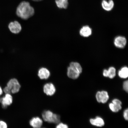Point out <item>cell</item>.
Wrapping results in <instances>:
<instances>
[{
	"label": "cell",
	"mask_w": 128,
	"mask_h": 128,
	"mask_svg": "<svg viewBox=\"0 0 128 128\" xmlns=\"http://www.w3.org/2000/svg\"><path fill=\"white\" fill-rule=\"evenodd\" d=\"M16 15L23 20H27L34 15V10L30 5L29 2L26 1L22 2L17 7Z\"/></svg>",
	"instance_id": "obj_1"
},
{
	"label": "cell",
	"mask_w": 128,
	"mask_h": 128,
	"mask_svg": "<svg viewBox=\"0 0 128 128\" xmlns=\"http://www.w3.org/2000/svg\"><path fill=\"white\" fill-rule=\"evenodd\" d=\"M42 117L44 121L48 123L57 124L60 122V116L50 110H46L43 112Z\"/></svg>",
	"instance_id": "obj_2"
},
{
	"label": "cell",
	"mask_w": 128,
	"mask_h": 128,
	"mask_svg": "<svg viewBox=\"0 0 128 128\" xmlns=\"http://www.w3.org/2000/svg\"><path fill=\"white\" fill-rule=\"evenodd\" d=\"M7 87L10 90L11 94H15L18 92L21 88V86L18 80L16 78H12L8 82Z\"/></svg>",
	"instance_id": "obj_3"
},
{
	"label": "cell",
	"mask_w": 128,
	"mask_h": 128,
	"mask_svg": "<svg viewBox=\"0 0 128 128\" xmlns=\"http://www.w3.org/2000/svg\"><path fill=\"white\" fill-rule=\"evenodd\" d=\"M96 100L99 103L105 104L106 103L109 98V96L106 91H98L96 94Z\"/></svg>",
	"instance_id": "obj_4"
},
{
	"label": "cell",
	"mask_w": 128,
	"mask_h": 128,
	"mask_svg": "<svg viewBox=\"0 0 128 128\" xmlns=\"http://www.w3.org/2000/svg\"><path fill=\"white\" fill-rule=\"evenodd\" d=\"M13 98L11 94H6L4 96L0 98V103L2 108H6L12 104Z\"/></svg>",
	"instance_id": "obj_5"
},
{
	"label": "cell",
	"mask_w": 128,
	"mask_h": 128,
	"mask_svg": "<svg viewBox=\"0 0 128 128\" xmlns=\"http://www.w3.org/2000/svg\"><path fill=\"white\" fill-rule=\"evenodd\" d=\"M44 92L48 96H52L56 92V88L52 83H48L45 84L43 87Z\"/></svg>",
	"instance_id": "obj_6"
},
{
	"label": "cell",
	"mask_w": 128,
	"mask_h": 128,
	"mask_svg": "<svg viewBox=\"0 0 128 128\" xmlns=\"http://www.w3.org/2000/svg\"><path fill=\"white\" fill-rule=\"evenodd\" d=\"M8 28L10 31L14 34L20 33L22 30L21 25L17 21L10 22L8 26Z\"/></svg>",
	"instance_id": "obj_7"
},
{
	"label": "cell",
	"mask_w": 128,
	"mask_h": 128,
	"mask_svg": "<svg viewBox=\"0 0 128 128\" xmlns=\"http://www.w3.org/2000/svg\"><path fill=\"white\" fill-rule=\"evenodd\" d=\"M43 124L42 120L39 117H34L30 121V126L33 128H41Z\"/></svg>",
	"instance_id": "obj_8"
},
{
	"label": "cell",
	"mask_w": 128,
	"mask_h": 128,
	"mask_svg": "<svg viewBox=\"0 0 128 128\" xmlns=\"http://www.w3.org/2000/svg\"><path fill=\"white\" fill-rule=\"evenodd\" d=\"M114 43L116 47L122 48L126 46L127 40L126 38L124 37L119 36L115 38Z\"/></svg>",
	"instance_id": "obj_9"
},
{
	"label": "cell",
	"mask_w": 128,
	"mask_h": 128,
	"mask_svg": "<svg viewBox=\"0 0 128 128\" xmlns=\"http://www.w3.org/2000/svg\"><path fill=\"white\" fill-rule=\"evenodd\" d=\"M50 72L47 68H40L38 71V76L40 79L47 80L50 76Z\"/></svg>",
	"instance_id": "obj_10"
},
{
	"label": "cell",
	"mask_w": 128,
	"mask_h": 128,
	"mask_svg": "<svg viewBox=\"0 0 128 128\" xmlns=\"http://www.w3.org/2000/svg\"><path fill=\"white\" fill-rule=\"evenodd\" d=\"M90 122L92 125L98 127H103L105 124L104 120L100 116H97L95 118L90 119Z\"/></svg>",
	"instance_id": "obj_11"
},
{
	"label": "cell",
	"mask_w": 128,
	"mask_h": 128,
	"mask_svg": "<svg viewBox=\"0 0 128 128\" xmlns=\"http://www.w3.org/2000/svg\"><path fill=\"white\" fill-rule=\"evenodd\" d=\"M114 6V2L112 0H109L108 2L103 0L102 2V6L103 9L106 11H111Z\"/></svg>",
	"instance_id": "obj_12"
},
{
	"label": "cell",
	"mask_w": 128,
	"mask_h": 128,
	"mask_svg": "<svg viewBox=\"0 0 128 128\" xmlns=\"http://www.w3.org/2000/svg\"><path fill=\"white\" fill-rule=\"evenodd\" d=\"M80 74L79 72L71 67L69 66L68 67L67 75L68 78L73 79H76L79 77Z\"/></svg>",
	"instance_id": "obj_13"
},
{
	"label": "cell",
	"mask_w": 128,
	"mask_h": 128,
	"mask_svg": "<svg viewBox=\"0 0 128 128\" xmlns=\"http://www.w3.org/2000/svg\"><path fill=\"white\" fill-rule=\"evenodd\" d=\"M92 30L88 26H83L80 32V35L84 37H88L92 34Z\"/></svg>",
	"instance_id": "obj_14"
},
{
	"label": "cell",
	"mask_w": 128,
	"mask_h": 128,
	"mask_svg": "<svg viewBox=\"0 0 128 128\" xmlns=\"http://www.w3.org/2000/svg\"><path fill=\"white\" fill-rule=\"evenodd\" d=\"M55 2L57 7L60 8L66 9L68 7V0H56Z\"/></svg>",
	"instance_id": "obj_15"
},
{
	"label": "cell",
	"mask_w": 128,
	"mask_h": 128,
	"mask_svg": "<svg viewBox=\"0 0 128 128\" xmlns=\"http://www.w3.org/2000/svg\"><path fill=\"white\" fill-rule=\"evenodd\" d=\"M118 76L120 78L126 79L128 76V68L126 67H123L118 72Z\"/></svg>",
	"instance_id": "obj_16"
},
{
	"label": "cell",
	"mask_w": 128,
	"mask_h": 128,
	"mask_svg": "<svg viewBox=\"0 0 128 128\" xmlns=\"http://www.w3.org/2000/svg\"><path fill=\"white\" fill-rule=\"evenodd\" d=\"M70 66L76 70L80 74L82 71V68L80 64L76 62H72L70 64Z\"/></svg>",
	"instance_id": "obj_17"
},
{
	"label": "cell",
	"mask_w": 128,
	"mask_h": 128,
	"mask_svg": "<svg viewBox=\"0 0 128 128\" xmlns=\"http://www.w3.org/2000/svg\"><path fill=\"white\" fill-rule=\"evenodd\" d=\"M108 70V77L110 79H113L116 76V68L113 67H110Z\"/></svg>",
	"instance_id": "obj_18"
},
{
	"label": "cell",
	"mask_w": 128,
	"mask_h": 128,
	"mask_svg": "<svg viewBox=\"0 0 128 128\" xmlns=\"http://www.w3.org/2000/svg\"><path fill=\"white\" fill-rule=\"evenodd\" d=\"M109 107L111 111L114 112H117L120 110L118 106L112 103L109 104Z\"/></svg>",
	"instance_id": "obj_19"
},
{
	"label": "cell",
	"mask_w": 128,
	"mask_h": 128,
	"mask_svg": "<svg viewBox=\"0 0 128 128\" xmlns=\"http://www.w3.org/2000/svg\"><path fill=\"white\" fill-rule=\"evenodd\" d=\"M112 103L117 106L120 110H121L122 108V103L120 100L118 99H114L112 100Z\"/></svg>",
	"instance_id": "obj_20"
},
{
	"label": "cell",
	"mask_w": 128,
	"mask_h": 128,
	"mask_svg": "<svg viewBox=\"0 0 128 128\" xmlns=\"http://www.w3.org/2000/svg\"><path fill=\"white\" fill-rule=\"evenodd\" d=\"M56 128H68V125L60 122L57 124Z\"/></svg>",
	"instance_id": "obj_21"
},
{
	"label": "cell",
	"mask_w": 128,
	"mask_h": 128,
	"mask_svg": "<svg viewBox=\"0 0 128 128\" xmlns=\"http://www.w3.org/2000/svg\"><path fill=\"white\" fill-rule=\"evenodd\" d=\"M123 88L126 92H128V80L125 81L123 84Z\"/></svg>",
	"instance_id": "obj_22"
},
{
	"label": "cell",
	"mask_w": 128,
	"mask_h": 128,
	"mask_svg": "<svg viewBox=\"0 0 128 128\" xmlns=\"http://www.w3.org/2000/svg\"><path fill=\"white\" fill-rule=\"evenodd\" d=\"M0 128H8V125L5 122L0 120Z\"/></svg>",
	"instance_id": "obj_23"
},
{
	"label": "cell",
	"mask_w": 128,
	"mask_h": 128,
	"mask_svg": "<svg viewBox=\"0 0 128 128\" xmlns=\"http://www.w3.org/2000/svg\"><path fill=\"white\" fill-rule=\"evenodd\" d=\"M128 109H126V110H124V117L125 120H128Z\"/></svg>",
	"instance_id": "obj_24"
},
{
	"label": "cell",
	"mask_w": 128,
	"mask_h": 128,
	"mask_svg": "<svg viewBox=\"0 0 128 128\" xmlns=\"http://www.w3.org/2000/svg\"><path fill=\"white\" fill-rule=\"evenodd\" d=\"M103 76L106 77H108V70H104L103 72Z\"/></svg>",
	"instance_id": "obj_25"
},
{
	"label": "cell",
	"mask_w": 128,
	"mask_h": 128,
	"mask_svg": "<svg viewBox=\"0 0 128 128\" xmlns=\"http://www.w3.org/2000/svg\"><path fill=\"white\" fill-rule=\"evenodd\" d=\"M3 90L0 86V97L2 95L3 93Z\"/></svg>",
	"instance_id": "obj_26"
},
{
	"label": "cell",
	"mask_w": 128,
	"mask_h": 128,
	"mask_svg": "<svg viewBox=\"0 0 128 128\" xmlns=\"http://www.w3.org/2000/svg\"><path fill=\"white\" fill-rule=\"evenodd\" d=\"M32 0L34 1L38 2V1H41L42 0Z\"/></svg>",
	"instance_id": "obj_27"
},
{
	"label": "cell",
	"mask_w": 128,
	"mask_h": 128,
	"mask_svg": "<svg viewBox=\"0 0 128 128\" xmlns=\"http://www.w3.org/2000/svg\"></svg>",
	"instance_id": "obj_28"
}]
</instances>
